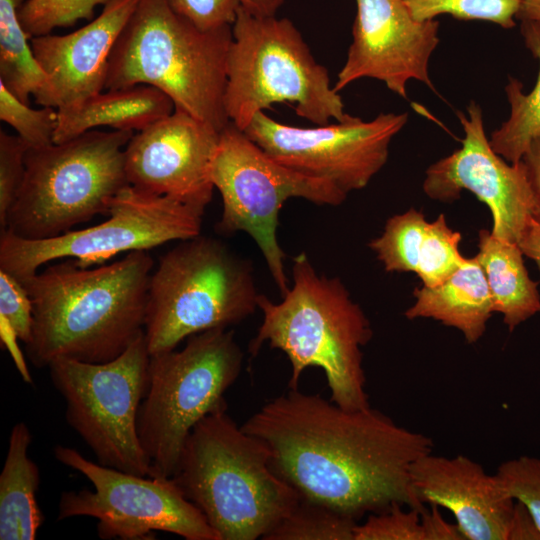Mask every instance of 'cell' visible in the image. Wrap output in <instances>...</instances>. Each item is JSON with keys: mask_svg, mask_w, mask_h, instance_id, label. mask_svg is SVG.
I'll return each instance as SVG.
<instances>
[{"mask_svg": "<svg viewBox=\"0 0 540 540\" xmlns=\"http://www.w3.org/2000/svg\"><path fill=\"white\" fill-rule=\"evenodd\" d=\"M241 426L266 443L272 470L301 498L356 521L395 504L426 507L413 491L410 469L433 451L432 439L371 406L347 410L290 389Z\"/></svg>", "mask_w": 540, "mask_h": 540, "instance_id": "cell-1", "label": "cell"}, {"mask_svg": "<svg viewBox=\"0 0 540 540\" xmlns=\"http://www.w3.org/2000/svg\"><path fill=\"white\" fill-rule=\"evenodd\" d=\"M153 265L148 250H136L96 268L55 263L19 281L33 307L30 362L103 363L122 354L144 332Z\"/></svg>", "mask_w": 540, "mask_h": 540, "instance_id": "cell-2", "label": "cell"}, {"mask_svg": "<svg viewBox=\"0 0 540 540\" xmlns=\"http://www.w3.org/2000/svg\"><path fill=\"white\" fill-rule=\"evenodd\" d=\"M292 278L280 302L261 294L263 320L249 352L256 355L267 343L286 354L290 389H298L306 368L317 367L325 374L332 402L347 410L369 407L362 347L373 331L364 311L339 278L318 274L304 252L293 259Z\"/></svg>", "mask_w": 540, "mask_h": 540, "instance_id": "cell-3", "label": "cell"}, {"mask_svg": "<svg viewBox=\"0 0 540 540\" xmlns=\"http://www.w3.org/2000/svg\"><path fill=\"white\" fill-rule=\"evenodd\" d=\"M220 540H256L288 514L299 494L271 468L270 451L218 410L188 435L171 477Z\"/></svg>", "mask_w": 540, "mask_h": 540, "instance_id": "cell-4", "label": "cell"}, {"mask_svg": "<svg viewBox=\"0 0 540 540\" xmlns=\"http://www.w3.org/2000/svg\"><path fill=\"white\" fill-rule=\"evenodd\" d=\"M232 26L201 31L167 0H138L108 60L105 89L151 85L217 131L224 107Z\"/></svg>", "mask_w": 540, "mask_h": 540, "instance_id": "cell-5", "label": "cell"}, {"mask_svg": "<svg viewBox=\"0 0 540 540\" xmlns=\"http://www.w3.org/2000/svg\"><path fill=\"white\" fill-rule=\"evenodd\" d=\"M232 35L224 107L237 128L244 130L275 103L294 104L299 117L316 125L346 118L327 68L289 19L257 16L240 6Z\"/></svg>", "mask_w": 540, "mask_h": 540, "instance_id": "cell-6", "label": "cell"}, {"mask_svg": "<svg viewBox=\"0 0 540 540\" xmlns=\"http://www.w3.org/2000/svg\"><path fill=\"white\" fill-rule=\"evenodd\" d=\"M134 133L90 130L62 143L30 148L5 230L43 240L98 214L108 215L112 199L129 185L125 147Z\"/></svg>", "mask_w": 540, "mask_h": 540, "instance_id": "cell-7", "label": "cell"}, {"mask_svg": "<svg viewBox=\"0 0 540 540\" xmlns=\"http://www.w3.org/2000/svg\"><path fill=\"white\" fill-rule=\"evenodd\" d=\"M253 268L218 239L182 240L151 274L144 333L150 355L237 324L259 309Z\"/></svg>", "mask_w": 540, "mask_h": 540, "instance_id": "cell-8", "label": "cell"}, {"mask_svg": "<svg viewBox=\"0 0 540 540\" xmlns=\"http://www.w3.org/2000/svg\"><path fill=\"white\" fill-rule=\"evenodd\" d=\"M242 363L243 352L227 328L194 334L181 350L150 355L147 391L137 414L149 476L174 475L194 426L206 415L227 409L224 396Z\"/></svg>", "mask_w": 540, "mask_h": 540, "instance_id": "cell-9", "label": "cell"}, {"mask_svg": "<svg viewBox=\"0 0 540 540\" xmlns=\"http://www.w3.org/2000/svg\"><path fill=\"white\" fill-rule=\"evenodd\" d=\"M211 181L223 203L217 231L246 232L260 249L282 296L290 288L286 255L277 238L283 204L291 198H302L319 206H338L347 197L331 182L277 162L232 122L220 132Z\"/></svg>", "mask_w": 540, "mask_h": 540, "instance_id": "cell-10", "label": "cell"}, {"mask_svg": "<svg viewBox=\"0 0 540 540\" xmlns=\"http://www.w3.org/2000/svg\"><path fill=\"white\" fill-rule=\"evenodd\" d=\"M149 360L143 332L111 361L58 358L48 366L51 382L65 401L68 425L87 444L97 463L139 476L150 473V460L137 432Z\"/></svg>", "mask_w": 540, "mask_h": 540, "instance_id": "cell-11", "label": "cell"}, {"mask_svg": "<svg viewBox=\"0 0 540 540\" xmlns=\"http://www.w3.org/2000/svg\"><path fill=\"white\" fill-rule=\"evenodd\" d=\"M203 214L176 199L128 185L112 199L109 218L98 225L43 240L2 231L0 270L21 281L42 265L65 257L75 258L83 267L102 264L119 253L198 236Z\"/></svg>", "mask_w": 540, "mask_h": 540, "instance_id": "cell-12", "label": "cell"}, {"mask_svg": "<svg viewBox=\"0 0 540 540\" xmlns=\"http://www.w3.org/2000/svg\"><path fill=\"white\" fill-rule=\"evenodd\" d=\"M53 453L57 461L85 476L94 487L63 492L57 520L95 518L98 536L105 540H147L154 538V531L186 540H220L172 478L126 473L92 462L63 445L55 446Z\"/></svg>", "mask_w": 540, "mask_h": 540, "instance_id": "cell-13", "label": "cell"}, {"mask_svg": "<svg viewBox=\"0 0 540 540\" xmlns=\"http://www.w3.org/2000/svg\"><path fill=\"white\" fill-rule=\"evenodd\" d=\"M408 113H381L364 121L347 115L333 124L303 128L255 114L243 130L269 156L301 174L327 180L344 193L365 188L384 167Z\"/></svg>", "mask_w": 540, "mask_h": 540, "instance_id": "cell-14", "label": "cell"}, {"mask_svg": "<svg viewBox=\"0 0 540 540\" xmlns=\"http://www.w3.org/2000/svg\"><path fill=\"white\" fill-rule=\"evenodd\" d=\"M464 137L459 149L426 170L424 193L433 200L451 202L467 190L485 203L492 214L491 233L518 243L531 222L533 196L523 161L510 163L497 154L486 135L482 108L470 101L466 113L457 112Z\"/></svg>", "mask_w": 540, "mask_h": 540, "instance_id": "cell-15", "label": "cell"}, {"mask_svg": "<svg viewBox=\"0 0 540 540\" xmlns=\"http://www.w3.org/2000/svg\"><path fill=\"white\" fill-rule=\"evenodd\" d=\"M355 2L352 43L334 90L363 78L383 82L402 98L408 97L410 81L435 90L429 64L440 42L439 21L416 19L403 0Z\"/></svg>", "mask_w": 540, "mask_h": 540, "instance_id": "cell-16", "label": "cell"}, {"mask_svg": "<svg viewBox=\"0 0 540 540\" xmlns=\"http://www.w3.org/2000/svg\"><path fill=\"white\" fill-rule=\"evenodd\" d=\"M219 135L212 126L175 108L134 133L125 147L129 185L205 212L214 190L211 166Z\"/></svg>", "mask_w": 540, "mask_h": 540, "instance_id": "cell-17", "label": "cell"}, {"mask_svg": "<svg viewBox=\"0 0 540 540\" xmlns=\"http://www.w3.org/2000/svg\"><path fill=\"white\" fill-rule=\"evenodd\" d=\"M138 0H113L88 24L66 35L31 38L48 84L34 99L57 110L77 106L105 89L108 60Z\"/></svg>", "mask_w": 540, "mask_h": 540, "instance_id": "cell-18", "label": "cell"}, {"mask_svg": "<svg viewBox=\"0 0 540 540\" xmlns=\"http://www.w3.org/2000/svg\"><path fill=\"white\" fill-rule=\"evenodd\" d=\"M410 480L423 505L453 514L465 540H507L515 500L480 463L431 452L412 464Z\"/></svg>", "mask_w": 540, "mask_h": 540, "instance_id": "cell-19", "label": "cell"}, {"mask_svg": "<svg viewBox=\"0 0 540 540\" xmlns=\"http://www.w3.org/2000/svg\"><path fill=\"white\" fill-rule=\"evenodd\" d=\"M106 90L77 106L57 110L53 143L68 141L99 126L138 132L175 110L172 99L151 85Z\"/></svg>", "mask_w": 540, "mask_h": 540, "instance_id": "cell-20", "label": "cell"}, {"mask_svg": "<svg viewBox=\"0 0 540 540\" xmlns=\"http://www.w3.org/2000/svg\"><path fill=\"white\" fill-rule=\"evenodd\" d=\"M415 303L404 315L407 319L432 318L459 330L465 340L476 343L485 333L494 313L484 271L475 257L444 282L422 286L413 292Z\"/></svg>", "mask_w": 540, "mask_h": 540, "instance_id": "cell-21", "label": "cell"}, {"mask_svg": "<svg viewBox=\"0 0 540 540\" xmlns=\"http://www.w3.org/2000/svg\"><path fill=\"white\" fill-rule=\"evenodd\" d=\"M31 441L27 424L12 427L0 474V540H34L45 520L36 497L40 471L28 455Z\"/></svg>", "mask_w": 540, "mask_h": 540, "instance_id": "cell-22", "label": "cell"}, {"mask_svg": "<svg viewBox=\"0 0 540 540\" xmlns=\"http://www.w3.org/2000/svg\"><path fill=\"white\" fill-rule=\"evenodd\" d=\"M523 252L517 243L494 236L491 231H479L478 253L494 312L503 316L509 331L540 312V295L524 265Z\"/></svg>", "mask_w": 540, "mask_h": 540, "instance_id": "cell-23", "label": "cell"}, {"mask_svg": "<svg viewBox=\"0 0 540 540\" xmlns=\"http://www.w3.org/2000/svg\"><path fill=\"white\" fill-rule=\"evenodd\" d=\"M520 31L526 48L539 63L537 80L525 93L521 81L508 77L509 115L489 138L493 150L510 163L521 161L531 141L540 136V24L520 21Z\"/></svg>", "mask_w": 540, "mask_h": 540, "instance_id": "cell-24", "label": "cell"}, {"mask_svg": "<svg viewBox=\"0 0 540 540\" xmlns=\"http://www.w3.org/2000/svg\"><path fill=\"white\" fill-rule=\"evenodd\" d=\"M23 0H0V82L20 101L38 98L48 78L22 27L18 11Z\"/></svg>", "mask_w": 540, "mask_h": 540, "instance_id": "cell-25", "label": "cell"}, {"mask_svg": "<svg viewBox=\"0 0 540 540\" xmlns=\"http://www.w3.org/2000/svg\"><path fill=\"white\" fill-rule=\"evenodd\" d=\"M357 524L326 505L299 497L263 540H354Z\"/></svg>", "mask_w": 540, "mask_h": 540, "instance_id": "cell-26", "label": "cell"}, {"mask_svg": "<svg viewBox=\"0 0 540 540\" xmlns=\"http://www.w3.org/2000/svg\"><path fill=\"white\" fill-rule=\"evenodd\" d=\"M427 224L414 208L387 220L383 233L369 243L386 272L416 273Z\"/></svg>", "mask_w": 540, "mask_h": 540, "instance_id": "cell-27", "label": "cell"}, {"mask_svg": "<svg viewBox=\"0 0 540 540\" xmlns=\"http://www.w3.org/2000/svg\"><path fill=\"white\" fill-rule=\"evenodd\" d=\"M418 20L449 15L462 21H483L511 29L516 26L520 0H403Z\"/></svg>", "mask_w": 540, "mask_h": 540, "instance_id": "cell-28", "label": "cell"}, {"mask_svg": "<svg viewBox=\"0 0 540 540\" xmlns=\"http://www.w3.org/2000/svg\"><path fill=\"white\" fill-rule=\"evenodd\" d=\"M460 240L461 234L449 227L444 214L428 222L416 271L423 286L444 282L466 262L459 251Z\"/></svg>", "mask_w": 540, "mask_h": 540, "instance_id": "cell-29", "label": "cell"}, {"mask_svg": "<svg viewBox=\"0 0 540 540\" xmlns=\"http://www.w3.org/2000/svg\"><path fill=\"white\" fill-rule=\"evenodd\" d=\"M113 0H26L18 11L19 21L33 37L44 36L59 27H71L79 20H91L99 5Z\"/></svg>", "mask_w": 540, "mask_h": 540, "instance_id": "cell-30", "label": "cell"}, {"mask_svg": "<svg viewBox=\"0 0 540 540\" xmlns=\"http://www.w3.org/2000/svg\"><path fill=\"white\" fill-rule=\"evenodd\" d=\"M57 118L56 108L42 106L40 109H33L0 82V119L9 124L30 148L53 143Z\"/></svg>", "mask_w": 540, "mask_h": 540, "instance_id": "cell-31", "label": "cell"}, {"mask_svg": "<svg viewBox=\"0 0 540 540\" xmlns=\"http://www.w3.org/2000/svg\"><path fill=\"white\" fill-rule=\"evenodd\" d=\"M495 474L506 492L525 505L540 530V458L510 459L501 463Z\"/></svg>", "mask_w": 540, "mask_h": 540, "instance_id": "cell-32", "label": "cell"}, {"mask_svg": "<svg viewBox=\"0 0 540 540\" xmlns=\"http://www.w3.org/2000/svg\"><path fill=\"white\" fill-rule=\"evenodd\" d=\"M395 504L388 510L369 514L355 527L354 540H424L420 511Z\"/></svg>", "mask_w": 540, "mask_h": 540, "instance_id": "cell-33", "label": "cell"}, {"mask_svg": "<svg viewBox=\"0 0 540 540\" xmlns=\"http://www.w3.org/2000/svg\"><path fill=\"white\" fill-rule=\"evenodd\" d=\"M30 146L18 135L0 131V227L6 229L8 213L24 182Z\"/></svg>", "mask_w": 540, "mask_h": 540, "instance_id": "cell-34", "label": "cell"}, {"mask_svg": "<svg viewBox=\"0 0 540 540\" xmlns=\"http://www.w3.org/2000/svg\"><path fill=\"white\" fill-rule=\"evenodd\" d=\"M0 319L4 320L26 345L33 330L32 302L23 285L0 270Z\"/></svg>", "mask_w": 540, "mask_h": 540, "instance_id": "cell-35", "label": "cell"}, {"mask_svg": "<svg viewBox=\"0 0 540 540\" xmlns=\"http://www.w3.org/2000/svg\"><path fill=\"white\" fill-rule=\"evenodd\" d=\"M170 8L201 31H213L235 22L238 0H167Z\"/></svg>", "mask_w": 540, "mask_h": 540, "instance_id": "cell-36", "label": "cell"}, {"mask_svg": "<svg viewBox=\"0 0 540 540\" xmlns=\"http://www.w3.org/2000/svg\"><path fill=\"white\" fill-rule=\"evenodd\" d=\"M424 540H465L457 524L444 519L436 505L420 512Z\"/></svg>", "mask_w": 540, "mask_h": 540, "instance_id": "cell-37", "label": "cell"}, {"mask_svg": "<svg viewBox=\"0 0 540 540\" xmlns=\"http://www.w3.org/2000/svg\"><path fill=\"white\" fill-rule=\"evenodd\" d=\"M521 160L525 165L533 196L532 218L540 225V136L531 141Z\"/></svg>", "mask_w": 540, "mask_h": 540, "instance_id": "cell-38", "label": "cell"}, {"mask_svg": "<svg viewBox=\"0 0 540 540\" xmlns=\"http://www.w3.org/2000/svg\"><path fill=\"white\" fill-rule=\"evenodd\" d=\"M507 540H540L538 529L525 505L515 500Z\"/></svg>", "mask_w": 540, "mask_h": 540, "instance_id": "cell-39", "label": "cell"}, {"mask_svg": "<svg viewBox=\"0 0 540 540\" xmlns=\"http://www.w3.org/2000/svg\"><path fill=\"white\" fill-rule=\"evenodd\" d=\"M517 244L523 254L536 263L540 272V225L534 219L528 224Z\"/></svg>", "mask_w": 540, "mask_h": 540, "instance_id": "cell-40", "label": "cell"}, {"mask_svg": "<svg viewBox=\"0 0 540 540\" xmlns=\"http://www.w3.org/2000/svg\"><path fill=\"white\" fill-rule=\"evenodd\" d=\"M287 0H238L240 6L257 16H275Z\"/></svg>", "mask_w": 540, "mask_h": 540, "instance_id": "cell-41", "label": "cell"}, {"mask_svg": "<svg viewBox=\"0 0 540 540\" xmlns=\"http://www.w3.org/2000/svg\"><path fill=\"white\" fill-rule=\"evenodd\" d=\"M517 20L540 24V0H520Z\"/></svg>", "mask_w": 540, "mask_h": 540, "instance_id": "cell-42", "label": "cell"}]
</instances>
